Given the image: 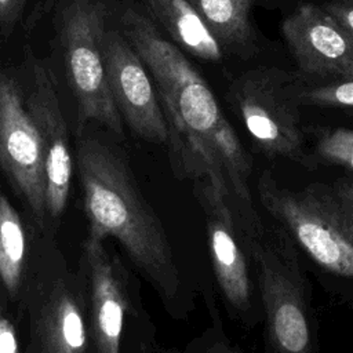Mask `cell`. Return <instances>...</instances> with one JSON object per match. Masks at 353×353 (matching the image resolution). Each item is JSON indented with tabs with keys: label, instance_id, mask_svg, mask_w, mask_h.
<instances>
[{
	"label": "cell",
	"instance_id": "6da1fadb",
	"mask_svg": "<svg viewBox=\"0 0 353 353\" xmlns=\"http://www.w3.org/2000/svg\"><path fill=\"white\" fill-rule=\"evenodd\" d=\"M121 28L153 80L175 172L194 181L205 178L228 197L250 255L265 232L250 185V154L205 79L146 14L125 8Z\"/></svg>",
	"mask_w": 353,
	"mask_h": 353
},
{
	"label": "cell",
	"instance_id": "7a4b0ae2",
	"mask_svg": "<svg viewBox=\"0 0 353 353\" xmlns=\"http://www.w3.org/2000/svg\"><path fill=\"white\" fill-rule=\"evenodd\" d=\"M88 236L116 239L165 298L179 291V272L160 219L141 194L124 160L108 145L84 138L77 145Z\"/></svg>",
	"mask_w": 353,
	"mask_h": 353
},
{
	"label": "cell",
	"instance_id": "3957f363",
	"mask_svg": "<svg viewBox=\"0 0 353 353\" xmlns=\"http://www.w3.org/2000/svg\"><path fill=\"white\" fill-rule=\"evenodd\" d=\"M265 314L266 353H316V331L305 280L288 241L265 229L250 255Z\"/></svg>",
	"mask_w": 353,
	"mask_h": 353
},
{
	"label": "cell",
	"instance_id": "277c9868",
	"mask_svg": "<svg viewBox=\"0 0 353 353\" xmlns=\"http://www.w3.org/2000/svg\"><path fill=\"white\" fill-rule=\"evenodd\" d=\"M106 14L102 0H70L61 14V46L80 125L95 121L123 135V119L110 94L102 57Z\"/></svg>",
	"mask_w": 353,
	"mask_h": 353
},
{
	"label": "cell",
	"instance_id": "5b68a950",
	"mask_svg": "<svg viewBox=\"0 0 353 353\" xmlns=\"http://www.w3.org/2000/svg\"><path fill=\"white\" fill-rule=\"evenodd\" d=\"M294 90L281 73L255 69L233 81L229 101L259 152L309 165Z\"/></svg>",
	"mask_w": 353,
	"mask_h": 353
},
{
	"label": "cell",
	"instance_id": "8992f818",
	"mask_svg": "<svg viewBox=\"0 0 353 353\" xmlns=\"http://www.w3.org/2000/svg\"><path fill=\"white\" fill-rule=\"evenodd\" d=\"M261 205L324 272L353 280V243L345 236L316 186L296 193L263 174L258 181Z\"/></svg>",
	"mask_w": 353,
	"mask_h": 353
},
{
	"label": "cell",
	"instance_id": "52a82bcc",
	"mask_svg": "<svg viewBox=\"0 0 353 353\" xmlns=\"http://www.w3.org/2000/svg\"><path fill=\"white\" fill-rule=\"evenodd\" d=\"M102 57L108 85L121 119L139 138L167 145V123L153 80L123 33L105 30Z\"/></svg>",
	"mask_w": 353,
	"mask_h": 353
},
{
	"label": "cell",
	"instance_id": "ba28073f",
	"mask_svg": "<svg viewBox=\"0 0 353 353\" xmlns=\"http://www.w3.org/2000/svg\"><path fill=\"white\" fill-rule=\"evenodd\" d=\"M0 167L41 219L47 212L41 141L15 79L4 70H0Z\"/></svg>",
	"mask_w": 353,
	"mask_h": 353
},
{
	"label": "cell",
	"instance_id": "9c48e42d",
	"mask_svg": "<svg viewBox=\"0 0 353 353\" xmlns=\"http://www.w3.org/2000/svg\"><path fill=\"white\" fill-rule=\"evenodd\" d=\"M194 193L204 211L211 262L218 287L229 306L243 319L252 313V279L248 252L228 197L208 179L194 181Z\"/></svg>",
	"mask_w": 353,
	"mask_h": 353
},
{
	"label": "cell",
	"instance_id": "30bf717a",
	"mask_svg": "<svg viewBox=\"0 0 353 353\" xmlns=\"http://www.w3.org/2000/svg\"><path fill=\"white\" fill-rule=\"evenodd\" d=\"M25 106L41 141L46 211L52 218H57L62 214L69 196L72 154L58 90L48 69L37 61L32 63V84L25 99Z\"/></svg>",
	"mask_w": 353,
	"mask_h": 353
},
{
	"label": "cell",
	"instance_id": "8fae6325",
	"mask_svg": "<svg viewBox=\"0 0 353 353\" xmlns=\"http://www.w3.org/2000/svg\"><path fill=\"white\" fill-rule=\"evenodd\" d=\"M281 34L302 73L353 77V37L323 7L299 6L283 21Z\"/></svg>",
	"mask_w": 353,
	"mask_h": 353
},
{
	"label": "cell",
	"instance_id": "7c38bea8",
	"mask_svg": "<svg viewBox=\"0 0 353 353\" xmlns=\"http://www.w3.org/2000/svg\"><path fill=\"white\" fill-rule=\"evenodd\" d=\"M84 254L91 281L95 352L120 353L128 307L123 280L103 247V240L88 236Z\"/></svg>",
	"mask_w": 353,
	"mask_h": 353
},
{
	"label": "cell",
	"instance_id": "4fadbf2b",
	"mask_svg": "<svg viewBox=\"0 0 353 353\" xmlns=\"http://www.w3.org/2000/svg\"><path fill=\"white\" fill-rule=\"evenodd\" d=\"M87 328L76 295L63 281L52 284L37 323V353H84Z\"/></svg>",
	"mask_w": 353,
	"mask_h": 353
},
{
	"label": "cell",
	"instance_id": "5bb4252c",
	"mask_svg": "<svg viewBox=\"0 0 353 353\" xmlns=\"http://www.w3.org/2000/svg\"><path fill=\"white\" fill-rule=\"evenodd\" d=\"M148 17L183 54L219 62L223 48L189 0H145Z\"/></svg>",
	"mask_w": 353,
	"mask_h": 353
},
{
	"label": "cell",
	"instance_id": "9a60e30c",
	"mask_svg": "<svg viewBox=\"0 0 353 353\" xmlns=\"http://www.w3.org/2000/svg\"><path fill=\"white\" fill-rule=\"evenodd\" d=\"M219 46L248 51L254 46L251 10L258 0H189Z\"/></svg>",
	"mask_w": 353,
	"mask_h": 353
},
{
	"label": "cell",
	"instance_id": "2e32d148",
	"mask_svg": "<svg viewBox=\"0 0 353 353\" xmlns=\"http://www.w3.org/2000/svg\"><path fill=\"white\" fill-rule=\"evenodd\" d=\"M26 255V237L21 218L0 194V280L10 294L19 288Z\"/></svg>",
	"mask_w": 353,
	"mask_h": 353
},
{
	"label": "cell",
	"instance_id": "e0dca14e",
	"mask_svg": "<svg viewBox=\"0 0 353 353\" xmlns=\"http://www.w3.org/2000/svg\"><path fill=\"white\" fill-rule=\"evenodd\" d=\"M314 160L353 172V128H323L316 134Z\"/></svg>",
	"mask_w": 353,
	"mask_h": 353
},
{
	"label": "cell",
	"instance_id": "ac0fdd59",
	"mask_svg": "<svg viewBox=\"0 0 353 353\" xmlns=\"http://www.w3.org/2000/svg\"><path fill=\"white\" fill-rule=\"evenodd\" d=\"M298 103L353 109V77L335 79L327 84L295 88Z\"/></svg>",
	"mask_w": 353,
	"mask_h": 353
},
{
	"label": "cell",
	"instance_id": "d6986e66",
	"mask_svg": "<svg viewBox=\"0 0 353 353\" xmlns=\"http://www.w3.org/2000/svg\"><path fill=\"white\" fill-rule=\"evenodd\" d=\"M345 236L353 243V181H336L332 186H316Z\"/></svg>",
	"mask_w": 353,
	"mask_h": 353
},
{
	"label": "cell",
	"instance_id": "ffe728a7",
	"mask_svg": "<svg viewBox=\"0 0 353 353\" xmlns=\"http://www.w3.org/2000/svg\"><path fill=\"white\" fill-rule=\"evenodd\" d=\"M26 1L28 0H0V33L4 37H8L14 32Z\"/></svg>",
	"mask_w": 353,
	"mask_h": 353
},
{
	"label": "cell",
	"instance_id": "44dd1931",
	"mask_svg": "<svg viewBox=\"0 0 353 353\" xmlns=\"http://www.w3.org/2000/svg\"><path fill=\"white\" fill-rule=\"evenodd\" d=\"M321 7L353 37V0H330Z\"/></svg>",
	"mask_w": 353,
	"mask_h": 353
},
{
	"label": "cell",
	"instance_id": "7402d4cb",
	"mask_svg": "<svg viewBox=\"0 0 353 353\" xmlns=\"http://www.w3.org/2000/svg\"><path fill=\"white\" fill-rule=\"evenodd\" d=\"M0 353H19V345L14 324L6 316L0 305Z\"/></svg>",
	"mask_w": 353,
	"mask_h": 353
},
{
	"label": "cell",
	"instance_id": "603a6c76",
	"mask_svg": "<svg viewBox=\"0 0 353 353\" xmlns=\"http://www.w3.org/2000/svg\"><path fill=\"white\" fill-rule=\"evenodd\" d=\"M208 353H241L239 346L232 345L228 339L221 335L216 341L212 342V345L208 349Z\"/></svg>",
	"mask_w": 353,
	"mask_h": 353
}]
</instances>
